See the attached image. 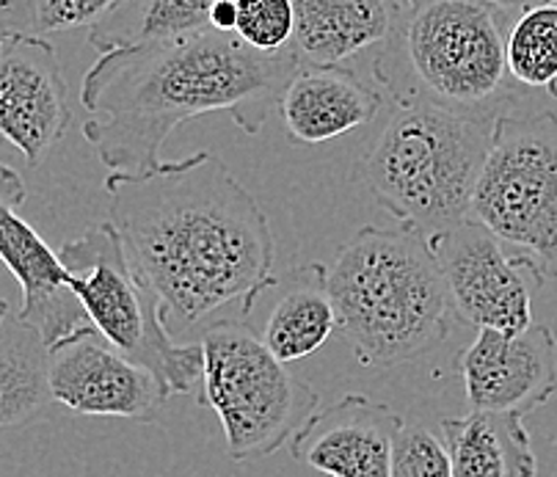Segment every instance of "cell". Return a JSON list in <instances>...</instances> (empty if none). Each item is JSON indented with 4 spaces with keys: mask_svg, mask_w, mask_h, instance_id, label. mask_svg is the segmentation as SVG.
Masks as SVG:
<instances>
[{
    "mask_svg": "<svg viewBox=\"0 0 557 477\" xmlns=\"http://www.w3.org/2000/svg\"><path fill=\"white\" fill-rule=\"evenodd\" d=\"M108 221L180 337L226 304L249 315L273 290L276 237L260 201L213 152L108 174Z\"/></svg>",
    "mask_w": 557,
    "mask_h": 477,
    "instance_id": "cell-1",
    "label": "cell"
},
{
    "mask_svg": "<svg viewBox=\"0 0 557 477\" xmlns=\"http://www.w3.org/2000/svg\"><path fill=\"white\" fill-rule=\"evenodd\" d=\"M301 66L293 48L262 53L213 28L111 50L84 77L95 113L84 136L111 174H147L174 130L202 113H230L257 136Z\"/></svg>",
    "mask_w": 557,
    "mask_h": 477,
    "instance_id": "cell-2",
    "label": "cell"
},
{
    "mask_svg": "<svg viewBox=\"0 0 557 477\" xmlns=\"http://www.w3.org/2000/svg\"><path fill=\"white\" fill-rule=\"evenodd\" d=\"M337 326L356 359L384 370L440 348L450 331V295L425 235L364 227L329 268Z\"/></svg>",
    "mask_w": 557,
    "mask_h": 477,
    "instance_id": "cell-3",
    "label": "cell"
},
{
    "mask_svg": "<svg viewBox=\"0 0 557 477\" xmlns=\"http://www.w3.org/2000/svg\"><path fill=\"white\" fill-rule=\"evenodd\" d=\"M508 20L483 0L400 3L373 61L375 81L389 89L395 106L499 117L513 108L505 64Z\"/></svg>",
    "mask_w": 557,
    "mask_h": 477,
    "instance_id": "cell-4",
    "label": "cell"
},
{
    "mask_svg": "<svg viewBox=\"0 0 557 477\" xmlns=\"http://www.w3.org/2000/svg\"><path fill=\"white\" fill-rule=\"evenodd\" d=\"M497 117L433 106H395L354 180L400 227L431 237L469 219Z\"/></svg>",
    "mask_w": 557,
    "mask_h": 477,
    "instance_id": "cell-5",
    "label": "cell"
},
{
    "mask_svg": "<svg viewBox=\"0 0 557 477\" xmlns=\"http://www.w3.org/2000/svg\"><path fill=\"white\" fill-rule=\"evenodd\" d=\"M469 219L539 282L557 279V111L499 113Z\"/></svg>",
    "mask_w": 557,
    "mask_h": 477,
    "instance_id": "cell-6",
    "label": "cell"
},
{
    "mask_svg": "<svg viewBox=\"0 0 557 477\" xmlns=\"http://www.w3.org/2000/svg\"><path fill=\"white\" fill-rule=\"evenodd\" d=\"M59 257L70 271L72 293L108 345L152 370L172 395H190L202 387V345L174 342L161 301L133 271L111 221L66 241Z\"/></svg>",
    "mask_w": 557,
    "mask_h": 477,
    "instance_id": "cell-7",
    "label": "cell"
},
{
    "mask_svg": "<svg viewBox=\"0 0 557 477\" xmlns=\"http://www.w3.org/2000/svg\"><path fill=\"white\" fill-rule=\"evenodd\" d=\"M202 395L224 425L232 461L276 453L318 412V392L293 376L240 320H219L199 340Z\"/></svg>",
    "mask_w": 557,
    "mask_h": 477,
    "instance_id": "cell-8",
    "label": "cell"
},
{
    "mask_svg": "<svg viewBox=\"0 0 557 477\" xmlns=\"http://www.w3.org/2000/svg\"><path fill=\"white\" fill-rule=\"evenodd\" d=\"M433 259L447 284L450 307L474 329L516 334L533 326V304L522 262L510 257L503 243L467 219L453 230L428 237Z\"/></svg>",
    "mask_w": 557,
    "mask_h": 477,
    "instance_id": "cell-9",
    "label": "cell"
},
{
    "mask_svg": "<svg viewBox=\"0 0 557 477\" xmlns=\"http://www.w3.org/2000/svg\"><path fill=\"white\" fill-rule=\"evenodd\" d=\"M50 392L72 414L152 423L172 397L147 367L119 354L95 326L64 337L50 348Z\"/></svg>",
    "mask_w": 557,
    "mask_h": 477,
    "instance_id": "cell-10",
    "label": "cell"
},
{
    "mask_svg": "<svg viewBox=\"0 0 557 477\" xmlns=\"http://www.w3.org/2000/svg\"><path fill=\"white\" fill-rule=\"evenodd\" d=\"M70 124V91L53 45L45 36L9 34L0 48V136L36 169Z\"/></svg>",
    "mask_w": 557,
    "mask_h": 477,
    "instance_id": "cell-11",
    "label": "cell"
},
{
    "mask_svg": "<svg viewBox=\"0 0 557 477\" xmlns=\"http://www.w3.org/2000/svg\"><path fill=\"white\" fill-rule=\"evenodd\" d=\"M28 188L9 163L0 160V262L12 271L23 288L20 318L36 326L48 348L64 337L86 329L84 307L70 288V271L59 252L42 241V235L23 219Z\"/></svg>",
    "mask_w": 557,
    "mask_h": 477,
    "instance_id": "cell-12",
    "label": "cell"
},
{
    "mask_svg": "<svg viewBox=\"0 0 557 477\" xmlns=\"http://www.w3.org/2000/svg\"><path fill=\"white\" fill-rule=\"evenodd\" d=\"M469 412L522 414L544 406L557 387V342L546 323L508 331L481 329L458 356Z\"/></svg>",
    "mask_w": 557,
    "mask_h": 477,
    "instance_id": "cell-13",
    "label": "cell"
},
{
    "mask_svg": "<svg viewBox=\"0 0 557 477\" xmlns=\"http://www.w3.org/2000/svg\"><path fill=\"white\" fill-rule=\"evenodd\" d=\"M404 417L386 403L345 395L314 412L290 439V453L329 477H392V450Z\"/></svg>",
    "mask_w": 557,
    "mask_h": 477,
    "instance_id": "cell-14",
    "label": "cell"
},
{
    "mask_svg": "<svg viewBox=\"0 0 557 477\" xmlns=\"http://www.w3.org/2000/svg\"><path fill=\"white\" fill-rule=\"evenodd\" d=\"M381 102L379 91L350 70L304 64L278 97V113L293 144L318 147L373 122Z\"/></svg>",
    "mask_w": 557,
    "mask_h": 477,
    "instance_id": "cell-15",
    "label": "cell"
},
{
    "mask_svg": "<svg viewBox=\"0 0 557 477\" xmlns=\"http://www.w3.org/2000/svg\"><path fill=\"white\" fill-rule=\"evenodd\" d=\"M293 53L309 66H339L381 45L395 25L400 0H290Z\"/></svg>",
    "mask_w": 557,
    "mask_h": 477,
    "instance_id": "cell-16",
    "label": "cell"
},
{
    "mask_svg": "<svg viewBox=\"0 0 557 477\" xmlns=\"http://www.w3.org/2000/svg\"><path fill=\"white\" fill-rule=\"evenodd\" d=\"M276 301L262 329V345L282 365L314 354L337 329L329 268L321 262H304L276 277Z\"/></svg>",
    "mask_w": 557,
    "mask_h": 477,
    "instance_id": "cell-17",
    "label": "cell"
},
{
    "mask_svg": "<svg viewBox=\"0 0 557 477\" xmlns=\"http://www.w3.org/2000/svg\"><path fill=\"white\" fill-rule=\"evenodd\" d=\"M453 477H535L530 433L522 414L469 412L442 423Z\"/></svg>",
    "mask_w": 557,
    "mask_h": 477,
    "instance_id": "cell-18",
    "label": "cell"
},
{
    "mask_svg": "<svg viewBox=\"0 0 557 477\" xmlns=\"http://www.w3.org/2000/svg\"><path fill=\"white\" fill-rule=\"evenodd\" d=\"M50 403L48 342L36 326L9 309L0 318V430L34 423Z\"/></svg>",
    "mask_w": 557,
    "mask_h": 477,
    "instance_id": "cell-19",
    "label": "cell"
},
{
    "mask_svg": "<svg viewBox=\"0 0 557 477\" xmlns=\"http://www.w3.org/2000/svg\"><path fill=\"white\" fill-rule=\"evenodd\" d=\"M215 3L219 0H122L108 17L91 25L89 45L102 56L141 41L205 30Z\"/></svg>",
    "mask_w": 557,
    "mask_h": 477,
    "instance_id": "cell-20",
    "label": "cell"
},
{
    "mask_svg": "<svg viewBox=\"0 0 557 477\" xmlns=\"http://www.w3.org/2000/svg\"><path fill=\"white\" fill-rule=\"evenodd\" d=\"M508 75L528 89L557 83V3H535L510 23L505 36Z\"/></svg>",
    "mask_w": 557,
    "mask_h": 477,
    "instance_id": "cell-21",
    "label": "cell"
},
{
    "mask_svg": "<svg viewBox=\"0 0 557 477\" xmlns=\"http://www.w3.org/2000/svg\"><path fill=\"white\" fill-rule=\"evenodd\" d=\"M122 0H9L0 20L12 34L48 36L61 30L91 28Z\"/></svg>",
    "mask_w": 557,
    "mask_h": 477,
    "instance_id": "cell-22",
    "label": "cell"
},
{
    "mask_svg": "<svg viewBox=\"0 0 557 477\" xmlns=\"http://www.w3.org/2000/svg\"><path fill=\"white\" fill-rule=\"evenodd\" d=\"M235 34L262 53L290 48L293 3L290 0H235Z\"/></svg>",
    "mask_w": 557,
    "mask_h": 477,
    "instance_id": "cell-23",
    "label": "cell"
},
{
    "mask_svg": "<svg viewBox=\"0 0 557 477\" xmlns=\"http://www.w3.org/2000/svg\"><path fill=\"white\" fill-rule=\"evenodd\" d=\"M392 477H453L445 442L428 428L404 423L392 450Z\"/></svg>",
    "mask_w": 557,
    "mask_h": 477,
    "instance_id": "cell-24",
    "label": "cell"
},
{
    "mask_svg": "<svg viewBox=\"0 0 557 477\" xmlns=\"http://www.w3.org/2000/svg\"><path fill=\"white\" fill-rule=\"evenodd\" d=\"M235 0H219L210 12V28L221 30V34H235Z\"/></svg>",
    "mask_w": 557,
    "mask_h": 477,
    "instance_id": "cell-25",
    "label": "cell"
},
{
    "mask_svg": "<svg viewBox=\"0 0 557 477\" xmlns=\"http://www.w3.org/2000/svg\"><path fill=\"white\" fill-rule=\"evenodd\" d=\"M483 3H488V7L499 9V12H505V14H516V12L522 14L524 9L535 7L539 0H483Z\"/></svg>",
    "mask_w": 557,
    "mask_h": 477,
    "instance_id": "cell-26",
    "label": "cell"
},
{
    "mask_svg": "<svg viewBox=\"0 0 557 477\" xmlns=\"http://www.w3.org/2000/svg\"><path fill=\"white\" fill-rule=\"evenodd\" d=\"M12 34V30L7 28V23H3V20H0V48H3V41H7V36Z\"/></svg>",
    "mask_w": 557,
    "mask_h": 477,
    "instance_id": "cell-27",
    "label": "cell"
},
{
    "mask_svg": "<svg viewBox=\"0 0 557 477\" xmlns=\"http://www.w3.org/2000/svg\"><path fill=\"white\" fill-rule=\"evenodd\" d=\"M9 309H12V307H9V301L3 298V295H0V318H3V315H7Z\"/></svg>",
    "mask_w": 557,
    "mask_h": 477,
    "instance_id": "cell-28",
    "label": "cell"
},
{
    "mask_svg": "<svg viewBox=\"0 0 557 477\" xmlns=\"http://www.w3.org/2000/svg\"><path fill=\"white\" fill-rule=\"evenodd\" d=\"M549 97H552V100L557 102V83H555V86H552V89H549Z\"/></svg>",
    "mask_w": 557,
    "mask_h": 477,
    "instance_id": "cell-29",
    "label": "cell"
},
{
    "mask_svg": "<svg viewBox=\"0 0 557 477\" xmlns=\"http://www.w3.org/2000/svg\"><path fill=\"white\" fill-rule=\"evenodd\" d=\"M400 3H406V7H414L417 0H400Z\"/></svg>",
    "mask_w": 557,
    "mask_h": 477,
    "instance_id": "cell-30",
    "label": "cell"
},
{
    "mask_svg": "<svg viewBox=\"0 0 557 477\" xmlns=\"http://www.w3.org/2000/svg\"><path fill=\"white\" fill-rule=\"evenodd\" d=\"M539 3H557V0H539Z\"/></svg>",
    "mask_w": 557,
    "mask_h": 477,
    "instance_id": "cell-31",
    "label": "cell"
},
{
    "mask_svg": "<svg viewBox=\"0 0 557 477\" xmlns=\"http://www.w3.org/2000/svg\"><path fill=\"white\" fill-rule=\"evenodd\" d=\"M7 3H9V0H0V9H3V7H7Z\"/></svg>",
    "mask_w": 557,
    "mask_h": 477,
    "instance_id": "cell-32",
    "label": "cell"
},
{
    "mask_svg": "<svg viewBox=\"0 0 557 477\" xmlns=\"http://www.w3.org/2000/svg\"><path fill=\"white\" fill-rule=\"evenodd\" d=\"M555 477H557V475H555Z\"/></svg>",
    "mask_w": 557,
    "mask_h": 477,
    "instance_id": "cell-33",
    "label": "cell"
}]
</instances>
